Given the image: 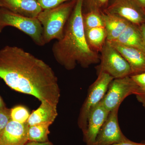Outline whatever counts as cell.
I'll list each match as a JSON object with an SVG mask.
<instances>
[{
    "label": "cell",
    "mask_w": 145,
    "mask_h": 145,
    "mask_svg": "<svg viewBox=\"0 0 145 145\" xmlns=\"http://www.w3.org/2000/svg\"><path fill=\"white\" fill-rule=\"evenodd\" d=\"M0 78L16 91L41 102L59 103L60 89L52 68L21 48L7 46L0 50Z\"/></svg>",
    "instance_id": "1"
},
{
    "label": "cell",
    "mask_w": 145,
    "mask_h": 145,
    "mask_svg": "<svg viewBox=\"0 0 145 145\" xmlns=\"http://www.w3.org/2000/svg\"><path fill=\"white\" fill-rule=\"evenodd\" d=\"M52 52L57 62L68 70L74 69L78 64L88 68L100 62L99 54L91 49L86 39L82 0H77L63 37L53 44Z\"/></svg>",
    "instance_id": "2"
},
{
    "label": "cell",
    "mask_w": 145,
    "mask_h": 145,
    "mask_svg": "<svg viewBox=\"0 0 145 145\" xmlns=\"http://www.w3.org/2000/svg\"><path fill=\"white\" fill-rule=\"evenodd\" d=\"M77 1H69L56 7L43 10L39 13L37 18L42 26L45 44L54 39L59 40L62 38L65 26Z\"/></svg>",
    "instance_id": "3"
},
{
    "label": "cell",
    "mask_w": 145,
    "mask_h": 145,
    "mask_svg": "<svg viewBox=\"0 0 145 145\" xmlns=\"http://www.w3.org/2000/svg\"><path fill=\"white\" fill-rule=\"evenodd\" d=\"M6 26L18 29L29 36L36 44L44 45L43 27L37 18L25 17L0 7V32Z\"/></svg>",
    "instance_id": "4"
},
{
    "label": "cell",
    "mask_w": 145,
    "mask_h": 145,
    "mask_svg": "<svg viewBox=\"0 0 145 145\" xmlns=\"http://www.w3.org/2000/svg\"><path fill=\"white\" fill-rule=\"evenodd\" d=\"M98 73L104 72L114 79L130 76L131 69L124 58L109 42L106 41L101 51Z\"/></svg>",
    "instance_id": "5"
},
{
    "label": "cell",
    "mask_w": 145,
    "mask_h": 145,
    "mask_svg": "<svg viewBox=\"0 0 145 145\" xmlns=\"http://www.w3.org/2000/svg\"><path fill=\"white\" fill-rule=\"evenodd\" d=\"M98 78L89 86L87 96L80 109L78 124L83 134L86 132L89 114L91 109L99 103L106 93L109 84L114 78L104 73H98Z\"/></svg>",
    "instance_id": "6"
},
{
    "label": "cell",
    "mask_w": 145,
    "mask_h": 145,
    "mask_svg": "<svg viewBox=\"0 0 145 145\" xmlns=\"http://www.w3.org/2000/svg\"><path fill=\"white\" fill-rule=\"evenodd\" d=\"M137 86L130 76L114 79L110 82L101 102L108 112L119 108L127 97L135 95Z\"/></svg>",
    "instance_id": "7"
},
{
    "label": "cell",
    "mask_w": 145,
    "mask_h": 145,
    "mask_svg": "<svg viewBox=\"0 0 145 145\" xmlns=\"http://www.w3.org/2000/svg\"><path fill=\"white\" fill-rule=\"evenodd\" d=\"M119 108L110 112L96 137L93 145H112L121 142L127 138L122 132L118 121Z\"/></svg>",
    "instance_id": "8"
},
{
    "label": "cell",
    "mask_w": 145,
    "mask_h": 145,
    "mask_svg": "<svg viewBox=\"0 0 145 145\" xmlns=\"http://www.w3.org/2000/svg\"><path fill=\"white\" fill-rule=\"evenodd\" d=\"M104 11L138 26L145 23V10L131 0H112Z\"/></svg>",
    "instance_id": "9"
},
{
    "label": "cell",
    "mask_w": 145,
    "mask_h": 145,
    "mask_svg": "<svg viewBox=\"0 0 145 145\" xmlns=\"http://www.w3.org/2000/svg\"><path fill=\"white\" fill-rule=\"evenodd\" d=\"M109 113L101 102L91 109L89 114L86 132L83 134L86 145H94L97 135Z\"/></svg>",
    "instance_id": "10"
},
{
    "label": "cell",
    "mask_w": 145,
    "mask_h": 145,
    "mask_svg": "<svg viewBox=\"0 0 145 145\" xmlns=\"http://www.w3.org/2000/svg\"><path fill=\"white\" fill-rule=\"evenodd\" d=\"M29 125L10 120L0 136V145H25L28 142Z\"/></svg>",
    "instance_id": "11"
},
{
    "label": "cell",
    "mask_w": 145,
    "mask_h": 145,
    "mask_svg": "<svg viewBox=\"0 0 145 145\" xmlns=\"http://www.w3.org/2000/svg\"><path fill=\"white\" fill-rule=\"evenodd\" d=\"M109 42L121 53L128 63L131 69V75L145 72V52L132 47L123 45L114 42Z\"/></svg>",
    "instance_id": "12"
},
{
    "label": "cell",
    "mask_w": 145,
    "mask_h": 145,
    "mask_svg": "<svg viewBox=\"0 0 145 145\" xmlns=\"http://www.w3.org/2000/svg\"><path fill=\"white\" fill-rule=\"evenodd\" d=\"M0 7L31 18H37L43 10L36 0H0Z\"/></svg>",
    "instance_id": "13"
},
{
    "label": "cell",
    "mask_w": 145,
    "mask_h": 145,
    "mask_svg": "<svg viewBox=\"0 0 145 145\" xmlns=\"http://www.w3.org/2000/svg\"><path fill=\"white\" fill-rule=\"evenodd\" d=\"M57 106L47 101L41 102L39 108L30 114L27 123L29 126L41 123L52 124L58 115Z\"/></svg>",
    "instance_id": "14"
},
{
    "label": "cell",
    "mask_w": 145,
    "mask_h": 145,
    "mask_svg": "<svg viewBox=\"0 0 145 145\" xmlns=\"http://www.w3.org/2000/svg\"><path fill=\"white\" fill-rule=\"evenodd\" d=\"M107 34V41H114L122 34L130 22L123 18L107 13L101 12Z\"/></svg>",
    "instance_id": "15"
},
{
    "label": "cell",
    "mask_w": 145,
    "mask_h": 145,
    "mask_svg": "<svg viewBox=\"0 0 145 145\" xmlns=\"http://www.w3.org/2000/svg\"><path fill=\"white\" fill-rule=\"evenodd\" d=\"M111 42L135 48L145 53L144 42L139 26L131 23L119 38Z\"/></svg>",
    "instance_id": "16"
},
{
    "label": "cell",
    "mask_w": 145,
    "mask_h": 145,
    "mask_svg": "<svg viewBox=\"0 0 145 145\" xmlns=\"http://www.w3.org/2000/svg\"><path fill=\"white\" fill-rule=\"evenodd\" d=\"M86 39L91 49L99 53L107 41V34L105 27L85 29Z\"/></svg>",
    "instance_id": "17"
},
{
    "label": "cell",
    "mask_w": 145,
    "mask_h": 145,
    "mask_svg": "<svg viewBox=\"0 0 145 145\" xmlns=\"http://www.w3.org/2000/svg\"><path fill=\"white\" fill-rule=\"evenodd\" d=\"M51 125L50 123H41L29 126L28 141L39 142L48 141V135L50 133L49 127Z\"/></svg>",
    "instance_id": "18"
},
{
    "label": "cell",
    "mask_w": 145,
    "mask_h": 145,
    "mask_svg": "<svg viewBox=\"0 0 145 145\" xmlns=\"http://www.w3.org/2000/svg\"><path fill=\"white\" fill-rule=\"evenodd\" d=\"M82 20L85 29L105 27L101 12L90 11L82 13Z\"/></svg>",
    "instance_id": "19"
},
{
    "label": "cell",
    "mask_w": 145,
    "mask_h": 145,
    "mask_svg": "<svg viewBox=\"0 0 145 145\" xmlns=\"http://www.w3.org/2000/svg\"><path fill=\"white\" fill-rule=\"evenodd\" d=\"M112 0H82V13L90 11L102 12L106 10Z\"/></svg>",
    "instance_id": "20"
},
{
    "label": "cell",
    "mask_w": 145,
    "mask_h": 145,
    "mask_svg": "<svg viewBox=\"0 0 145 145\" xmlns=\"http://www.w3.org/2000/svg\"><path fill=\"white\" fill-rule=\"evenodd\" d=\"M135 83L137 89L135 95L137 101L145 108V72L137 75H130Z\"/></svg>",
    "instance_id": "21"
},
{
    "label": "cell",
    "mask_w": 145,
    "mask_h": 145,
    "mask_svg": "<svg viewBox=\"0 0 145 145\" xmlns=\"http://www.w3.org/2000/svg\"><path fill=\"white\" fill-rule=\"evenodd\" d=\"M30 114L27 109L22 106H17L10 109L11 120L18 123H26Z\"/></svg>",
    "instance_id": "22"
},
{
    "label": "cell",
    "mask_w": 145,
    "mask_h": 145,
    "mask_svg": "<svg viewBox=\"0 0 145 145\" xmlns=\"http://www.w3.org/2000/svg\"><path fill=\"white\" fill-rule=\"evenodd\" d=\"M10 120V109L0 108V136Z\"/></svg>",
    "instance_id": "23"
},
{
    "label": "cell",
    "mask_w": 145,
    "mask_h": 145,
    "mask_svg": "<svg viewBox=\"0 0 145 145\" xmlns=\"http://www.w3.org/2000/svg\"><path fill=\"white\" fill-rule=\"evenodd\" d=\"M40 6L44 9L53 8L69 1L72 0H36Z\"/></svg>",
    "instance_id": "24"
},
{
    "label": "cell",
    "mask_w": 145,
    "mask_h": 145,
    "mask_svg": "<svg viewBox=\"0 0 145 145\" xmlns=\"http://www.w3.org/2000/svg\"><path fill=\"white\" fill-rule=\"evenodd\" d=\"M112 145H145V143L135 142L127 138L124 141Z\"/></svg>",
    "instance_id": "25"
},
{
    "label": "cell",
    "mask_w": 145,
    "mask_h": 145,
    "mask_svg": "<svg viewBox=\"0 0 145 145\" xmlns=\"http://www.w3.org/2000/svg\"><path fill=\"white\" fill-rule=\"evenodd\" d=\"M25 145H53V144L49 141H47V142H43L28 141Z\"/></svg>",
    "instance_id": "26"
},
{
    "label": "cell",
    "mask_w": 145,
    "mask_h": 145,
    "mask_svg": "<svg viewBox=\"0 0 145 145\" xmlns=\"http://www.w3.org/2000/svg\"><path fill=\"white\" fill-rule=\"evenodd\" d=\"M140 8L145 10V0H131Z\"/></svg>",
    "instance_id": "27"
},
{
    "label": "cell",
    "mask_w": 145,
    "mask_h": 145,
    "mask_svg": "<svg viewBox=\"0 0 145 145\" xmlns=\"http://www.w3.org/2000/svg\"><path fill=\"white\" fill-rule=\"evenodd\" d=\"M139 28L141 31V34L142 36L143 39H144V42L145 44V23L141 25L140 26H139Z\"/></svg>",
    "instance_id": "28"
},
{
    "label": "cell",
    "mask_w": 145,
    "mask_h": 145,
    "mask_svg": "<svg viewBox=\"0 0 145 145\" xmlns=\"http://www.w3.org/2000/svg\"><path fill=\"white\" fill-rule=\"evenodd\" d=\"M5 107H6L5 104L3 101L2 98L0 96V108H2Z\"/></svg>",
    "instance_id": "29"
},
{
    "label": "cell",
    "mask_w": 145,
    "mask_h": 145,
    "mask_svg": "<svg viewBox=\"0 0 145 145\" xmlns=\"http://www.w3.org/2000/svg\"></svg>",
    "instance_id": "30"
}]
</instances>
